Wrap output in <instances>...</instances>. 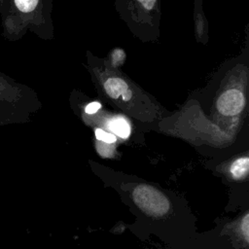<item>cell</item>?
Wrapping results in <instances>:
<instances>
[{"mask_svg": "<svg viewBox=\"0 0 249 249\" xmlns=\"http://www.w3.org/2000/svg\"><path fill=\"white\" fill-rule=\"evenodd\" d=\"M42 0H3L0 11L1 35L6 41L19 40L27 30L40 26Z\"/></svg>", "mask_w": 249, "mask_h": 249, "instance_id": "1", "label": "cell"}, {"mask_svg": "<svg viewBox=\"0 0 249 249\" xmlns=\"http://www.w3.org/2000/svg\"><path fill=\"white\" fill-rule=\"evenodd\" d=\"M33 107L31 89L0 71V126L26 122Z\"/></svg>", "mask_w": 249, "mask_h": 249, "instance_id": "2", "label": "cell"}, {"mask_svg": "<svg viewBox=\"0 0 249 249\" xmlns=\"http://www.w3.org/2000/svg\"><path fill=\"white\" fill-rule=\"evenodd\" d=\"M131 197L135 205L151 218L161 219L170 212L171 203L168 197L151 185H137L132 190Z\"/></svg>", "mask_w": 249, "mask_h": 249, "instance_id": "3", "label": "cell"}, {"mask_svg": "<svg viewBox=\"0 0 249 249\" xmlns=\"http://www.w3.org/2000/svg\"><path fill=\"white\" fill-rule=\"evenodd\" d=\"M245 106V97L241 90L230 89L224 91L217 100L216 107L220 114L224 116H235L242 112Z\"/></svg>", "mask_w": 249, "mask_h": 249, "instance_id": "4", "label": "cell"}, {"mask_svg": "<svg viewBox=\"0 0 249 249\" xmlns=\"http://www.w3.org/2000/svg\"><path fill=\"white\" fill-rule=\"evenodd\" d=\"M103 88L106 94L115 100L122 98L124 102H128L133 96V92L126 82L120 77L108 78L104 82Z\"/></svg>", "mask_w": 249, "mask_h": 249, "instance_id": "5", "label": "cell"}, {"mask_svg": "<svg viewBox=\"0 0 249 249\" xmlns=\"http://www.w3.org/2000/svg\"><path fill=\"white\" fill-rule=\"evenodd\" d=\"M106 127L116 136L126 139L130 135L131 127L129 122L123 116H114L107 120Z\"/></svg>", "mask_w": 249, "mask_h": 249, "instance_id": "6", "label": "cell"}, {"mask_svg": "<svg viewBox=\"0 0 249 249\" xmlns=\"http://www.w3.org/2000/svg\"><path fill=\"white\" fill-rule=\"evenodd\" d=\"M249 159L247 156L234 160L230 165V173L234 180H242L248 175Z\"/></svg>", "mask_w": 249, "mask_h": 249, "instance_id": "7", "label": "cell"}, {"mask_svg": "<svg viewBox=\"0 0 249 249\" xmlns=\"http://www.w3.org/2000/svg\"><path fill=\"white\" fill-rule=\"evenodd\" d=\"M94 134H95V138L98 141L104 142V143H108V144H114L117 141V136L115 134H113L112 132H108L105 131L104 129L100 128V127H96L94 130Z\"/></svg>", "mask_w": 249, "mask_h": 249, "instance_id": "8", "label": "cell"}, {"mask_svg": "<svg viewBox=\"0 0 249 249\" xmlns=\"http://www.w3.org/2000/svg\"><path fill=\"white\" fill-rule=\"evenodd\" d=\"M96 149L97 152L99 153L100 156H102L103 158H110L113 157L114 155V147L113 144H108V143H104L101 141H96Z\"/></svg>", "mask_w": 249, "mask_h": 249, "instance_id": "9", "label": "cell"}, {"mask_svg": "<svg viewBox=\"0 0 249 249\" xmlns=\"http://www.w3.org/2000/svg\"><path fill=\"white\" fill-rule=\"evenodd\" d=\"M240 232L243 236L246 243H248V237H249V215L246 213L244 217L241 219L240 224Z\"/></svg>", "mask_w": 249, "mask_h": 249, "instance_id": "10", "label": "cell"}, {"mask_svg": "<svg viewBox=\"0 0 249 249\" xmlns=\"http://www.w3.org/2000/svg\"><path fill=\"white\" fill-rule=\"evenodd\" d=\"M125 58V53L121 49H116L112 53V61L115 66H118L124 62Z\"/></svg>", "mask_w": 249, "mask_h": 249, "instance_id": "11", "label": "cell"}, {"mask_svg": "<svg viewBox=\"0 0 249 249\" xmlns=\"http://www.w3.org/2000/svg\"><path fill=\"white\" fill-rule=\"evenodd\" d=\"M100 108H101V104L97 101H93V102L89 103L85 107V113H87L89 115H92V114H95Z\"/></svg>", "mask_w": 249, "mask_h": 249, "instance_id": "12", "label": "cell"}, {"mask_svg": "<svg viewBox=\"0 0 249 249\" xmlns=\"http://www.w3.org/2000/svg\"><path fill=\"white\" fill-rule=\"evenodd\" d=\"M157 0H142L140 3L146 10H151L155 6Z\"/></svg>", "mask_w": 249, "mask_h": 249, "instance_id": "13", "label": "cell"}, {"mask_svg": "<svg viewBox=\"0 0 249 249\" xmlns=\"http://www.w3.org/2000/svg\"><path fill=\"white\" fill-rule=\"evenodd\" d=\"M2 2H3V0H0V11H1V6H2Z\"/></svg>", "mask_w": 249, "mask_h": 249, "instance_id": "14", "label": "cell"}, {"mask_svg": "<svg viewBox=\"0 0 249 249\" xmlns=\"http://www.w3.org/2000/svg\"><path fill=\"white\" fill-rule=\"evenodd\" d=\"M137 1H139V2H141V1H142V0H137Z\"/></svg>", "mask_w": 249, "mask_h": 249, "instance_id": "15", "label": "cell"}]
</instances>
